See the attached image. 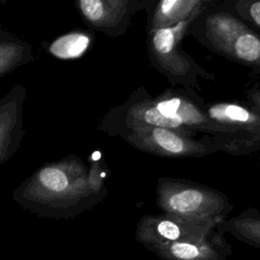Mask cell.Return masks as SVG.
Masks as SVG:
<instances>
[{
	"label": "cell",
	"mask_w": 260,
	"mask_h": 260,
	"mask_svg": "<svg viewBox=\"0 0 260 260\" xmlns=\"http://www.w3.org/2000/svg\"><path fill=\"white\" fill-rule=\"evenodd\" d=\"M145 249L160 260H226L233 254L232 245L216 229L203 239L153 245Z\"/></svg>",
	"instance_id": "cell-9"
},
{
	"label": "cell",
	"mask_w": 260,
	"mask_h": 260,
	"mask_svg": "<svg viewBox=\"0 0 260 260\" xmlns=\"http://www.w3.org/2000/svg\"><path fill=\"white\" fill-rule=\"evenodd\" d=\"M105 175L99 160L88 167L70 154L40 168L14 190L13 199L40 217L69 219L105 197Z\"/></svg>",
	"instance_id": "cell-1"
},
{
	"label": "cell",
	"mask_w": 260,
	"mask_h": 260,
	"mask_svg": "<svg viewBox=\"0 0 260 260\" xmlns=\"http://www.w3.org/2000/svg\"><path fill=\"white\" fill-rule=\"evenodd\" d=\"M207 116L230 129V134L213 143L215 150L245 154L260 148V108L238 103L206 105Z\"/></svg>",
	"instance_id": "cell-5"
},
{
	"label": "cell",
	"mask_w": 260,
	"mask_h": 260,
	"mask_svg": "<svg viewBox=\"0 0 260 260\" xmlns=\"http://www.w3.org/2000/svg\"><path fill=\"white\" fill-rule=\"evenodd\" d=\"M248 28L243 20L229 11H217L206 16L203 31L207 45L224 56L234 40Z\"/></svg>",
	"instance_id": "cell-12"
},
{
	"label": "cell",
	"mask_w": 260,
	"mask_h": 260,
	"mask_svg": "<svg viewBox=\"0 0 260 260\" xmlns=\"http://www.w3.org/2000/svg\"><path fill=\"white\" fill-rule=\"evenodd\" d=\"M90 43L91 37L89 34L80 30L70 31L55 39L46 50L58 59H76L85 53Z\"/></svg>",
	"instance_id": "cell-16"
},
{
	"label": "cell",
	"mask_w": 260,
	"mask_h": 260,
	"mask_svg": "<svg viewBox=\"0 0 260 260\" xmlns=\"http://www.w3.org/2000/svg\"><path fill=\"white\" fill-rule=\"evenodd\" d=\"M216 231L231 234L238 241L260 249V210L248 208L232 218H225Z\"/></svg>",
	"instance_id": "cell-13"
},
{
	"label": "cell",
	"mask_w": 260,
	"mask_h": 260,
	"mask_svg": "<svg viewBox=\"0 0 260 260\" xmlns=\"http://www.w3.org/2000/svg\"><path fill=\"white\" fill-rule=\"evenodd\" d=\"M133 147L165 157H202L216 151L209 137L195 139L178 131L143 126L128 129L119 133Z\"/></svg>",
	"instance_id": "cell-6"
},
{
	"label": "cell",
	"mask_w": 260,
	"mask_h": 260,
	"mask_svg": "<svg viewBox=\"0 0 260 260\" xmlns=\"http://www.w3.org/2000/svg\"><path fill=\"white\" fill-rule=\"evenodd\" d=\"M235 10L260 31V1L240 0L235 3Z\"/></svg>",
	"instance_id": "cell-17"
},
{
	"label": "cell",
	"mask_w": 260,
	"mask_h": 260,
	"mask_svg": "<svg viewBox=\"0 0 260 260\" xmlns=\"http://www.w3.org/2000/svg\"><path fill=\"white\" fill-rule=\"evenodd\" d=\"M76 7L86 24L110 37L126 31L132 15L144 2L136 0H79Z\"/></svg>",
	"instance_id": "cell-8"
},
{
	"label": "cell",
	"mask_w": 260,
	"mask_h": 260,
	"mask_svg": "<svg viewBox=\"0 0 260 260\" xmlns=\"http://www.w3.org/2000/svg\"><path fill=\"white\" fill-rule=\"evenodd\" d=\"M200 96L191 92L169 90L154 99L136 96L135 93L122 106L112 109L101 123V129L111 134L153 126L178 131L193 137L198 132L207 133L213 143L230 134V129L212 121L206 114Z\"/></svg>",
	"instance_id": "cell-2"
},
{
	"label": "cell",
	"mask_w": 260,
	"mask_h": 260,
	"mask_svg": "<svg viewBox=\"0 0 260 260\" xmlns=\"http://www.w3.org/2000/svg\"><path fill=\"white\" fill-rule=\"evenodd\" d=\"M32 60V49L28 43L0 29V76Z\"/></svg>",
	"instance_id": "cell-14"
},
{
	"label": "cell",
	"mask_w": 260,
	"mask_h": 260,
	"mask_svg": "<svg viewBox=\"0 0 260 260\" xmlns=\"http://www.w3.org/2000/svg\"><path fill=\"white\" fill-rule=\"evenodd\" d=\"M25 96V87L18 84L0 99V165L6 162L16 152L24 137Z\"/></svg>",
	"instance_id": "cell-10"
},
{
	"label": "cell",
	"mask_w": 260,
	"mask_h": 260,
	"mask_svg": "<svg viewBox=\"0 0 260 260\" xmlns=\"http://www.w3.org/2000/svg\"><path fill=\"white\" fill-rule=\"evenodd\" d=\"M199 17V16H198ZM193 17L170 28L147 31V51L153 66L173 84L198 87L199 77L213 79L194 59L180 49L188 28L198 18Z\"/></svg>",
	"instance_id": "cell-4"
},
{
	"label": "cell",
	"mask_w": 260,
	"mask_h": 260,
	"mask_svg": "<svg viewBox=\"0 0 260 260\" xmlns=\"http://www.w3.org/2000/svg\"><path fill=\"white\" fill-rule=\"evenodd\" d=\"M213 3L211 0H160L149 16L147 31L170 28L198 17Z\"/></svg>",
	"instance_id": "cell-11"
},
{
	"label": "cell",
	"mask_w": 260,
	"mask_h": 260,
	"mask_svg": "<svg viewBox=\"0 0 260 260\" xmlns=\"http://www.w3.org/2000/svg\"><path fill=\"white\" fill-rule=\"evenodd\" d=\"M224 56L260 73V35L249 27L234 40Z\"/></svg>",
	"instance_id": "cell-15"
},
{
	"label": "cell",
	"mask_w": 260,
	"mask_h": 260,
	"mask_svg": "<svg viewBox=\"0 0 260 260\" xmlns=\"http://www.w3.org/2000/svg\"><path fill=\"white\" fill-rule=\"evenodd\" d=\"M215 225L191 221L166 213L145 214L137 222L135 240L144 248L187 240H199L209 236Z\"/></svg>",
	"instance_id": "cell-7"
},
{
	"label": "cell",
	"mask_w": 260,
	"mask_h": 260,
	"mask_svg": "<svg viewBox=\"0 0 260 260\" xmlns=\"http://www.w3.org/2000/svg\"><path fill=\"white\" fill-rule=\"evenodd\" d=\"M156 205L162 213L217 226L233 210L225 194L192 182L159 178Z\"/></svg>",
	"instance_id": "cell-3"
}]
</instances>
